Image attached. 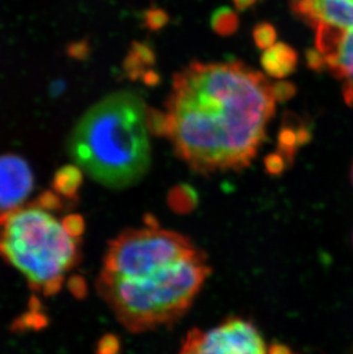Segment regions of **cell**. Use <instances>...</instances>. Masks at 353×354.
Wrapping results in <instances>:
<instances>
[{"label":"cell","mask_w":353,"mask_h":354,"mask_svg":"<svg viewBox=\"0 0 353 354\" xmlns=\"http://www.w3.org/2000/svg\"><path fill=\"white\" fill-rule=\"evenodd\" d=\"M277 100L273 84L246 64L193 62L174 75L164 111L148 109V123L194 171H239L260 151Z\"/></svg>","instance_id":"obj_1"},{"label":"cell","mask_w":353,"mask_h":354,"mask_svg":"<svg viewBox=\"0 0 353 354\" xmlns=\"http://www.w3.org/2000/svg\"><path fill=\"white\" fill-rule=\"evenodd\" d=\"M148 108L132 92L104 97L82 116L68 138L71 160L85 174L111 189L141 181L150 167Z\"/></svg>","instance_id":"obj_2"},{"label":"cell","mask_w":353,"mask_h":354,"mask_svg":"<svg viewBox=\"0 0 353 354\" xmlns=\"http://www.w3.org/2000/svg\"><path fill=\"white\" fill-rule=\"evenodd\" d=\"M202 252L143 277L101 271L98 291L117 320L134 334L171 326L183 317L210 275Z\"/></svg>","instance_id":"obj_3"},{"label":"cell","mask_w":353,"mask_h":354,"mask_svg":"<svg viewBox=\"0 0 353 354\" xmlns=\"http://www.w3.org/2000/svg\"><path fill=\"white\" fill-rule=\"evenodd\" d=\"M80 243L48 211L31 204L8 214L0 257L27 277L31 290L50 297L61 290L64 273L80 264Z\"/></svg>","instance_id":"obj_4"},{"label":"cell","mask_w":353,"mask_h":354,"mask_svg":"<svg viewBox=\"0 0 353 354\" xmlns=\"http://www.w3.org/2000/svg\"><path fill=\"white\" fill-rule=\"evenodd\" d=\"M199 252L185 235L150 225L115 237L107 249L102 271L117 277H143Z\"/></svg>","instance_id":"obj_5"},{"label":"cell","mask_w":353,"mask_h":354,"mask_svg":"<svg viewBox=\"0 0 353 354\" xmlns=\"http://www.w3.org/2000/svg\"><path fill=\"white\" fill-rule=\"evenodd\" d=\"M181 353L264 354L269 352L263 336L251 321L228 317L209 330L194 328L183 339Z\"/></svg>","instance_id":"obj_6"},{"label":"cell","mask_w":353,"mask_h":354,"mask_svg":"<svg viewBox=\"0 0 353 354\" xmlns=\"http://www.w3.org/2000/svg\"><path fill=\"white\" fill-rule=\"evenodd\" d=\"M316 47L307 53L309 66L330 71L342 82L344 100L353 107V27L314 28Z\"/></svg>","instance_id":"obj_7"},{"label":"cell","mask_w":353,"mask_h":354,"mask_svg":"<svg viewBox=\"0 0 353 354\" xmlns=\"http://www.w3.org/2000/svg\"><path fill=\"white\" fill-rule=\"evenodd\" d=\"M34 185V172L27 160L17 154L0 155V212L19 209Z\"/></svg>","instance_id":"obj_8"},{"label":"cell","mask_w":353,"mask_h":354,"mask_svg":"<svg viewBox=\"0 0 353 354\" xmlns=\"http://www.w3.org/2000/svg\"><path fill=\"white\" fill-rule=\"evenodd\" d=\"M293 13L311 27H353V0H291Z\"/></svg>","instance_id":"obj_9"},{"label":"cell","mask_w":353,"mask_h":354,"mask_svg":"<svg viewBox=\"0 0 353 354\" xmlns=\"http://www.w3.org/2000/svg\"><path fill=\"white\" fill-rule=\"evenodd\" d=\"M296 50L284 43H275L265 50L260 57L262 67L271 77L282 80L296 71Z\"/></svg>","instance_id":"obj_10"},{"label":"cell","mask_w":353,"mask_h":354,"mask_svg":"<svg viewBox=\"0 0 353 354\" xmlns=\"http://www.w3.org/2000/svg\"><path fill=\"white\" fill-rule=\"evenodd\" d=\"M83 180V170L77 164H67L54 174L52 188L64 198L76 200Z\"/></svg>","instance_id":"obj_11"},{"label":"cell","mask_w":353,"mask_h":354,"mask_svg":"<svg viewBox=\"0 0 353 354\" xmlns=\"http://www.w3.org/2000/svg\"><path fill=\"white\" fill-rule=\"evenodd\" d=\"M50 324V319L43 312V308H29L26 313L17 317L12 322L10 330L17 334L26 331H39Z\"/></svg>","instance_id":"obj_12"},{"label":"cell","mask_w":353,"mask_h":354,"mask_svg":"<svg viewBox=\"0 0 353 354\" xmlns=\"http://www.w3.org/2000/svg\"><path fill=\"white\" fill-rule=\"evenodd\" d=\"M239 17L228 7H220L211 17V27L216 34L221 36L233 35L239 28Z\"/></svg>","instance_id":"obj_13"},{"label":"cell","mask_w":353,"mask_h":354,"mask_svg":"<svg viewBox=\"0 0 353 354\" xmlns=\"http://www.w3.org/2000/svg\"><path fill=\"white\" fill-rule=\"evenodd\" d=\"M169 204L176 212H188L197 204V195L188 186L174 188L169 194Z\"/></svg>","instance_id":"obj_14"},{"label":"cell","mask_w":353,"mask_h":354,"mask_svg":"<svg viewBox=\"0 0 353 354\" xmlns=\"http://www.w3.org/2000/svg\"><path fill=\"white\" fill-rule=\"evenodd\" d=\"M253 40L262 50H267L277 43V30L270 24H257L253 32Z\"/></svg>","instance_id":"obj_15"},{"label":"cell","mask_w":353,"mask_h":354,"mask_svg":"<svg viewBox=\"0 0 353 354\" xmlns=\"http://www.w3.org/2000/svg\"><path fill=\"white\" fill-rule=\"evenodd\" d=\"M153 61L154 54L150 47L145 45H134L132 53L127 61V64H129L127 71H136V69L143 68V66H150V64H153Z\"/></svg>","instance_id":"obj_16"},{"label":"cell","mask_w":353,"mask_h":354,"mask_svg":"<svg viewBox=\"0 0 353 354\" xmlns=\"http://www.w3.org/2000/svg\"><path fill=\"white\" fill-rule=\"evenodd\" d=\"M64 197L60 194H57L54 189L45 191L37 197L35 201L34 205L43 209V210L48 211V212H59V211L64 210Z\"/></svg>","instance_id":"obj_17"},{"label":"cell","mask_w":353,"mask_h":354,"mask_svg":"<svg viewBox=\"0 0 353 354\" xmlns=\"http://www.w3.org/2000/svg\"><path fill=\"white\" fill-rule=\"evenodd\" d=\"M61 225H62L64 232L76 240H80V237L84 234L85 228H87L85 219L80 214H67L61 221Z\"/></svg>","instance_id":"obj_18"},{"label":"cell","mask_w":353,"mask_h":354,"mask_svg":"<svg viewBox=\"0 0 353 354\" xmlns=\"http://www.w3.org/2000/svg\"><path fill=\"white\" fill-rule=\"evenodd\" d=\"M68 290L71 291V294L76 299H85L89 292L87 288V282L83 277L78 274H73L69 277L67 281Z\"/></svg>","instance_id":"obj_19"},{"label":"cell","mask_w":353,"mask_h":354,"mask_svg":"<svg viewBox=\"0 0 353 354\" xmlns=\"http://www.w3.org/2000/svg\"><path fill=\"white\" fill-rule=\"evenodd\" d=\"M120 342L116 335L107 334L99 339L97 352L100 354H114L120 351Z\"/></svg>","instance_id":"obj_20"},{"label":"cell","mask_w":353,"mask_h":354,"mask_svg":"<svg viewBox=\"0 0 353 354\" xmlns=\"http://www.w3.org/2000/svg\"><path fill=\"white\" fill-rule=\"evenodd\" d=\"M147 27L152 30H159L161 28H163L169 21L168 14L162 10H150L147 12L145 17Z\"/></svg>","instance_id":"obj_21"},{"label":"cell","mask_w":353,"mask_h":354,"mask_svg":"<svg viewBox=\"0 0 353 354\" xmlns=\"http://www.w3.org/2000/svg\"><path fill=\"white\" fill-rule=\"evenodd\" d=\"M273 86L278 100H286L295 93V86L293 84L284 82V80H280V82L273 84Z\"/></svg>","instance_id":"obj_22"},{"label":"cell","mask_w":353,"mask_h":354,"mask_svg":"<svg viewBox=\"0 0 353 354\" xmlns=\"http://www.w3.org/2000/svg\"><path fill=\"white\" fill-rule=\"evenodd\" d=\"M258 0H233L234 6L239 10H246L253 6Z\"/></svg>","instance_id":"obj_23"},{"label":"cell","mask_w":353,"mask_h":354,"mask_svg":"<svg viewBox=\"0 0 353 354\" xmlns=\"http://www.w3.org/2000/svg\"><path fill=\"white\" fill-rule=\"evenodd\" d=\"M1 230H3V227H1V226H0V233H1Z\"/></svg>","instance_id":"obj_24"},{"label":"cell","mask_w":353,"mask_h":354,"mask_svg":"<svg viewBox=\"0 0 353 354\" xmlns=\"http://www.w3.org/2000/svg\"><path fill=\"white\" fill-rule=\"evenodd\" d=\"M352 183H353V165H352Z\"/></svg>","instance_id":"obj_25"}]
</instances>
